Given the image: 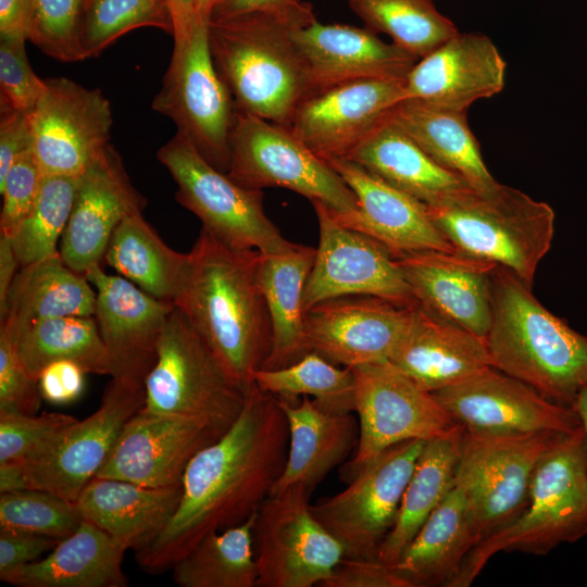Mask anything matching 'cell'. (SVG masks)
Wrapping results in <instances>:
<instances>
[{
  "instance_id": "484cf974",
  "label": "cell",
  "mask_w": 587,
  "mask_h": 587,
  "mask_svg": "<svg viewBox=\"0 0 587 587\" xmlns=\"http://www.w3.org/2000/svg\"><path fill=\"white\" fill-rule=\"evenodd\" d=\"M327 163L354 193L358 208L334 216L345 226L363 233L400 254L440 250L453 251L432 221L427 207L416 198L392 187L348 159Z\"/></svg>"
},
{
  "instance_id": "1f68e13d",
  "label": "cell",
  "mask_w": 587,
  "mask_h": 587,
  "mask_svg": "<svg viewBox=\"0 0 587 587\" xmlns=\"http://www.w3.org/2000/svg\"><path fill=\"white\" fill-rule=\"evenodd\" d=\"M316 248L294 243L279 253L260 252L258 277L272 327V348L261 370H276L301 360L309 348L303 294Z\"/></svg>"
},
{
  "instance_id": "5b68a950",
  "label": "cell",
  "mask_w": 587,
  "mask_h": 587,
  "mask_svg": "<svg viewBox=\"0 0 587 587\" xmlns=\"http://www.w3.org/2000/svg\"><path fill=\"white\" fill-rule=\"evenodd\" d=\"M587 536V442L582 426L540 459L526 510L475 546L450 587H469L498 552L546 555Z\"/></svg>"
},
{
  "instance_id": "cb8c5ba5",
  "label": "cell",
  "mask_w": 587,
  "mask_h": 587,
  "mask_svg": "<svg viewBox=\"0 0 587 587\" xmlns=\"http://www.w3.org/2000/svg\"><path fill=\"white\" fill-rule=\"evenodd\" d=\"M507 62L483 34L460 33L417 60L404 79L405 99L469 111L505 85Z\"/></svg>"
},
{
  "instance_id": "603a6c76",
  "label": "cell",
  "mask_w": 587,
  "mask_h": 587,
  "mask_svg": "<svg viewBox=\"0 0 587 587\" xmlns=\"http://www.w3.org/2000/svg\"><path fill=\"white\" fill-rule=\"evenodd\" d=\"M145 205L118 152L109 143L79 176L59 250L65 264L82 275L101 265L115 228L127 215L142 212Z\"/></svg>"
},
{
  "instance_id": "c3c4849f",
  "label": "cell",
  "mask_w": 587,
  "mask_h": 587,
  "mask_svg": "<svg viewBox=\"0 0 587 587\" xmlns=\"http://www.w3.org/2000/svg\"><path fill=\"white\" fill-rule=\"evenodd\" d=\"M24 39L0 38V108L30 116L46 86L33 71Z\"/></svg>"
},
{
  "instance_id": "277c9868",
  "label": "cell",
  "mask_w": 587,
  "mask_h": 587,
  "mask_svg": "<svg viewBox=\"0 0 587 587\" xmlns=\"http://www.w3.org/2000/svg\"><path fill=\"white\" fill-rule=\"evenodd\" d=\"M308 25L264 11L210 18L212 59L236 109L287 127L297 105L312 91L291 34Z\"/></svg>"
},
{
  "instance_id": "f35d334b",
  "label": "cell",
  "mask_w": 587,
  "mask_h": 587,
  "mask_svg": "<svg viewBox=\"0 0 587 587\" xmlns=\"http://www.w3.org/2000/svg\"><path fill=\"white\" fill-rule=\"evenodd\" d=\"M12 339L24 367L37 380L41 371L57 361H72L87 374L111 376L110 358L95 316L42 320Z\"/></svg>"
},
{
  "instance_id": "f6af8a7d",
  "label": "cell",
  "mask_w": 587,
  "mask_h": 587,
  "mask_svg": "<svg viewBox=\"0 0 587 587\" xmlns=\"http://www.w3.org/2000/svg\"><path fill=\"white\" fill-rule=\"evenodd\" d=\"M83 521L76 502L50 491L24 489L0 494V528L61 540L73 534Z\"/></svg>"
},
{
  "instance_id": "ffe728a7",
  "label": "cell",
  "mask_w": 587,
  "mask_h": 587,
  "mask_svg": "<svg viewBox=\"0 0 587 587\" xmlns=\"http://www.w3.org/2000/svg\"><path fill=\"white\" fill-rule=\"evenodd\" d=\"M414 307L372 296L320 302L304 312L309 351L351 369L389 361L411 324Z\"/></svg>"
},
{
  "instance_id": "f907efd6",
  "label": "cell",
  "mask_w": 587,
  "mask_h": 587,
  "mask_svg": "<svg viewBox=\"0 0 587 587\" xmlns=\"http://www.w3.org/2000/svg\"><path fill=\"white\" fill-rule=\"evenodd\" d=\"M38 382L24 367L9 332L0 326V411L37 414Z\"/></svg>"
},
{
  "instance_id": "d4e9b609",
  "label": "cell",
  "mask_w": 587,
  "mask_h": 587,
  "mask_svg": "<svg viewBox=\"0 0 587 587\" xmlns=\"http://www.w3.org/2000/svg\"><path fill=\"white\" fill-rule=\"evenodd\" d=\"M397 260L419 304L486 340L498 264L455 250L409 252Z\"/></svg>"
},
{
  "instance_id": "2e32d148",
  "label": "cell",
  "mask_w": 587,
  "mask_h": 587,
  "mask_svg": "<svg viewBox=\"0 0 587 587\" xmlns=\"http://www.w3.org/2000/svg\"><path fill=\"white\" fill-rule=\"evenodd\" d=\"M145 405V384L111 377L99 408L66 427L39 457L22 463L29 489L73 502L109 459L126 422Z\"/></svg>"
},
{
  "instance_id": "9f6ffc18",
  "label": "cell",
  "mask_w": 587,
  "mask_h": 587,
  "mask_svg": "<svg viewBox=\"0 0 587 587\" xmlns=\"http://www.w3.org/2000/svg\"><path fill=\"white\" fill-rule=\"evenodd\" d=\"M252 11L270 12L305 24H311L316 20L311 3L303 0H218L211 17L230 16Z\"/></svg>"
},
{
  "instance_id": "7bdbcfd3",
  "label": "cell",
  "mask_w": 587,
  "mask_h": 587,
  "mask_svg": "<svg viewBox=\"0 0 587 587\" xmlns=\"http://www.w3.org/2000/svg\"><path fill=\"white\" fill-rule=\"evenodd\" d=\"M79 176H43L36 200L10 236L21 266L59 253Z\"/></svg>"
},
{
  "instance_id": "7c38bea8",
  "label": "cell",
  "mask_w": 587,
  "mask_h": 587,
  "mask_svg": "<svg viewBox=\"0 0 587 587\" xmlns=\"http://www.w3.org/2000/svg\"><path fill=\"white\" fill-rule=\"evenodd\" d=\"M352 370L359 441L353 459L341 467L347 483L389 447L413 439L427 441L459 426L433 392L389 361Z\"/></svg>"
},
{
  "instance_id": "74e56055",
  "label": "cell",
  "mask_w": 587,
  "mask_h": 587,
  "mask_svg": "<svg viewBox=\"0 0 587 587\" xmlns=\"http://www.w3.org/2000/svg\"><path fill=\"white\" fill-rule=\"evenodd\" d=\"M189 254L168 247L143 218L127 215L113 232L104 261L121 276L158 300L173 304Z\"/></svg>"
},
{
  "instance_id": "f1b7e54d",
  "label": "cell",
  "mask_w": 587,
  "mask_h": 587,
  "mask_svg": "<svg viewBox=\"0 0 587 587\" xmlns=\"http://www.w3.org/2000/svg\"><path fill=\"white\" fill-rule=\"evenodd\" d=\"M276 399L287 419L289 447L284 472L271 494L291 486H302L312 494L357 449L359 422L352 413L328 411L308 396L301 401Z\"/></svg>"
},
{
  "instance_id": "681fc988",
  "label": "cell",
  "mask_w": 587,
  "mask_h": 587,
  "mask_svg": "<svg viewBox=\"0 0 587 587\" xmlns=\"http://www.w3.org/2000/svg\"><path fill=\"white\" fill-rule=\"evenodd\" d=\"M43 175L37 160L29 151L10 167L0 180L2 208L0 234L11 236L33 207L39 192Z\"/></svg>"
},
{
  "instance_id": "52a82bcc",
  "label": "cell",
  "mask_w": 587,
  "mask_h": 587,
  "mask_svg": "<svg viewBox=\"0 0 587 587\" xmlns=\"http://www.w3.org/2000/svg\"><path fill=\"white\" fill-rule=\"evenodd\" d=\"M173 52L152 109L168 117L215 168L228 172L236 107L210 50V16L166 0Z\"/></svg>"
},
{
  "instance_id": "30bf717a",
  "label": "cell",
  "mask_w": 587,
  "mask_h": 587,
  "mask_svg": "<svg viewBox=\"0 0 587 587\" xmlns=\"http://www.w3.org/2000/svg\"><path fill=\"white\" fill-rule=\"evenodd\" d=\"M564 436H484L464 430L455 482L464 491L473 548L526 510L540 459Z\"/></svg>"
},
{
  "instance_id": "4dcf8cb0",
  "label": "cell",
  "mask_w": 587,
  "mask_h": 587,
  "mask_svg": "<svg viewBox=\"0 0 587 587\" xmlns=\"http://www.w3.org/2000/svg\"><path fill=\"white\" fill-rule=\"evenodd\" d=\"M96 299L87 277L70 268L59 252L21 266L0 308V326L14 338L42 320L93 316Z\"/></svg>"
},
{
  "instance_id": "d590c367",
  "label": "cell",
  "mask_w": 587,
  "mask_h": 587,
  "mask_svg": "<svg viewBox=\"0 0 587 587\" xmlns=\"http://www.w3.org/2000/svg\"><path fill=\"white\" fill-rule=\"evenodd\" d=\"M472 549L464 491L454 480L394 567L412 587H450Z\"/></svg>"
},
{
  "instance_id": "680465c9",
  "label": "cell",
  "mask_w": 587,
  "mask_h": 587,
  "mask_svg": "<svg viewBox=\"0 0 587 587\" xmlns=\"http://www.w3.org/2000/svg\"><path fill=\"white\" fill-rule=\"evenodd\" d=\"M21 268L10 236L0 234V308L4 305L11 285Z\"/></svg>"
},
{
  "instance_id": "e575fe53",
  "label": "cell",
  "mask_w": 587,
  "mask_h": 587,
  "mask_svg": "<svg viewBox=\"0 0 587 587\" xmlns=\"http://www.w3.org/2000/svg\"><path fill=\"white\" fill-rule=\"evenodd\" d=\"M467 112L403 99L391 110L389 117L439 166L460 177L472 189L487 191L499 182L486 166Z\"/></svg>"
},
{
  "instance_id": "e0dca14e",
  "label": "cell",
  "mask_w": 587,
  "mask_h": 587,
  "mask_svg": "<svg viewBox=\"0 0 587 587\" xmlns=\"http://www.w3.org/2000/svg\"><path fill=\"white\" fill-rule=\"evenodd\" d=\"M433 395L470 434L569 435L580 427L574 409L548 400L529 385L492 366Z\"/></svg>"
},
{
  "instance_id": "44dd1931",
  "label": "cell",
  "mask_w": 587,
  "mask_h": 587,
  "mask_svg": "<svg viewBox=\"0 0 587 587\" xmlns=\"http://www.w3.org/2000/svg\"><path fill=\"white\" fill-rule=\"evenodd\" d=\"M225 432L198 417L155 414L140 409L124 425L96 477L148 487L182 484L191 459Z\"/></svg>"
},
{
  "instance_id": "db71d44e",
  "label": "cell",
  "mask_w": 587,
  "mask_h": 587,
  "mask_svg": "<svg viewBox=\"0 0 587 587\" xmlns=\"http://www.w3.org/2000/svg\"><path fill=\"white\" fill-rule=\"evenodd\" d=\"M87 373L72 361H57L46 366L38 377L42 400L67 404L77 400L85 388Z\"/></svg>"
},
{
  "instance_id": "4316f807",
  "label": "cell",
  "mask_w": 587,
  "mask_h": 587,
  "mask_svg": "<svg viewBox=\"0 0 587 587\" xmlns=\"http://www.w3.org/2000/svg\"><path fill=\"white\" fill-rule=\"evenodd\" d=\"M291 34L307 64L312 90L358 79L404 80L417 62L366 27L315 20Z\"/></svg>"
},
{
  "instance_id": "ba28073f",
  "label": "cell",
  "mask_w": 587,
  "mask_h": 587,
  "mask_svg": "<svg viewBox=\"0 0 587 587\" xmlns=\"http://www.w3.org/2000/svg\"><path fill=\"white\" fill-rule=\"evenodd\" d=\"M243 392L186 316L173 305L145 380L143 410L208 421L227 430L240 414Z\"/></svg>"
},
{
  "instance_id": "6f0895ef",
  "label": "cell",
  "mask_w": 587,
  "mask_h": 587,
  "mask_svg": "<svg viewBox=\"0 0 587 587\" xmlns=\"http://www.w3.org/2000/svg\"><path fill=\"white\" fill-rule=\"evenodd\" d=\"M33 14V0H0V38L28 40Z\"/></svg>"
},
{
  "instance_id": "f546056e",
  "label": "cell",
  "mask_w": 587,
  "mask_h": 587,
  "mask_svg": "<svg viewBox=\"0 0 587 587\" xmlns=\"http://www.w3.org/2000/svg\"><path fill=\"white\" fill-rule=\"evenodd\" d=\"M182 497V484L148 487L93 477L76 500L83 520L107 533L126 550L146 547L164 528Z\"/></svg>"
},
{
  "instance_id": "d6a6232c",
  "label": "cell",
  "mask_w": 587,
  "mask_h": 587,
  "mask_svg": "<svg viewBox=\"0 0 587 587\" xmlns=\"http://www.w3.org/2000/svg\"><path fill=\"white\" fill-rule=\"evenodd\" d=\"M345 159L426 205L471 188L432 160L389 115Z\"/></svg>"
},
{
  "instance_id": "ee69618b",
  "label": "cell",
  "mask_w": 587,
  "mask_h": 587,
  "mask_svg": "<svg viewBox=\"0 0 587 587\" xmlns=\"http://www.w3.org/2000/svg\"><path fill=\"white\" fill-rule=\"evenodd\" d=\"M157 27L172 34L166 0H84L79 29L82 59L100 55L124 34Z\"/></svg>"
},
{
  "instance_id": "9a60e30c",
  "label": "cell",
  "mask_w": 587,
  "mask_h": 587,
  "mask_svg": "<svg viewBox=\"0 0 587 587\" xmlns=\"http://www.w3.org/2000/svg\"><path fill=\"white\" fill-rule=\"evenodd\" d=\"M311 203L319 224V246L303 294L304 312L346 296H372L401 307L419 303L388 248L342 225L325 204Z\"/></svg>"
},
{
  "instance_id": "9c48e42d",
  "label": "cell",
  "mask_w": 587,
  "mask_h": 587,
  "mask_svg": "<svg viewBox=\"0 0 587 587\" xmlns=\"http://www.w3.org/2000/svg\"><path fill=\"white\" fill-rule=\"evenodd\" d=\"M157 158L177 186V202L200 220L202 229L223 243L263 254L286 251L295 243L266 215L262 190L235 183L182 134L176 132L159 149Z\"/></svg>"
},
{
  "instance_id": "7dc6e473",
  "label": "cell",
  "mask_w": 587,
  "mask_h": 587,
  "mask_svg": "<svg viewBox=\"0 0 587 587\" xmlns=\"http://www.w3.org/2000/svg\"><path fill=\"white\" fill-rule=\"evenodd\" d=\"M29 39L49 57L80 61L79 29L84 0H33Z\"/></svg>"
},
{
  "instance_id": "6da1fadb",
  "label": "cell",
  "mask_w": 587,
  "mask_h": 587,
  "mask_svg": "<svg viewBox=\"0 0 587 587\" xmlns=\"http://www.w3.org/2000/svg\"><path fill=\"white\" fill-rule=\"evenodd\" d=\"M288 447L286 415L276 397L254 383L232 426L189 462L179 504L158 536L135 552L138 565L164 573L207 535L250 519L283 474Z\"/></svg>"
},
{
  "instance_id": "ac0fdd59",
  "label": "cell",
  "mask_w": 587,
  "mask_h": 587,
  "mask_svg": "<svg viewBox=\"0 0 587 587\" xmlns=\"http://www.w3.org/2000/svg\"><path fill=\"white\" fill-rule=\"evenodd\" d=\"M28 117L33 153L43 176H80L110 143L112 110L101 90L66 77L45 79Z\"/></svg>"
},
{
  "instance_id": "3957f363",
  "label": "cell",
  "mask_w": 587,
  "mask_h": 587,
  "mask_svg": "<svg viewBox=\"0 0 587 587\" xmlns=\"http://www.w3.org/2000/svg\"><path fill=\"white\" fill-rule=\"evenodd\" d=\"M491 302L490 366L573 409L587 386V336L546 309L530 286L501 265L494 270Z\"/></svg>"
},
{
  "instance_id": "11a10c76",
  "label": "cell",
  "mask_w": 587,
  "mask_h": 587,
  "mask_svg": "<svg viewBox=\"0 0 587 587\" xmlns=\"http://www.w3.org/2000/svg\"><path fill=\"white\" fill-rule=\"evenodd\" d=\"M0 180L25 153L33 151L34 138L28 116L0 108Z\"/></svg>"
},
{
  "instance_id": "7a4b0ae2",
  "label": "cell",
  "mask_w": 587,
  "mask_h": 587,
  "mask_svg": "<svg viewBox=\"0 0 587 587\" xmlns=\"http://www.w3.org/2000/svg\"><path fill=\"white\" fill-rule=\"evenodd\" d=\"M173 300L232 380L246 392L271 352L272 327L260 287V252L232 248L201 229Z\"/></svg>"
},
{
  "instance_id": "d6986e66",
  "label": "cell",
  "mask_w": 587,
  "mask_h": 587,
  "mask_svg": "<svg viewBox=\"0 0 587 587\" xmlns=\"http://www.w3.org/2000/svg\"><path fill=\"white\" fill-rule=\"evenodd\" d=\"M405 99L404 80L358 79L308 93L287 128L327 161L347 158Z\"/></svg>"
},
{
  "instance_id": "f5cc1de1",
  "label": "cell",
  "mask_w": 587,
  "mask_h": 587,
  "mask_svg": "<svg viewBox=\"0 0 587 587\" xmlns=\"http://www.w3.org/2000/svg\"><path fill=\"white\" fill-rule=\"evenodd\" d=\"M59 541L29 532L0 528V579L7 583L14 573L50 552Z\"/></svg>"
},
{
  "instance_id": "b9f144b4",
  "label": "cell",
  "mask_w": 587,
  "mask_h": 587,
  "mask_svg": "<svg viewBox=\"0 0 587 587\" xmlns=\"http://www.w3.org/2000/svg\"><path fill=\"white\" fill-rule=\"evenodd\" d=\"M254 383L275 397L292 399L308 396L328 411L354 412L353 370L336 365L314 351L291 365L259 370Z\"/></svg>"
},
{
  "instance_id": "8fae6325",
  "label": "cell",
  "mask_w": 587,
  "mask_h": 587,
  "mask_svg": "<svg viewBox=\"0 0 587 587\" xmlns=\"http://www.w3.org/2000/svg\"><path fill=\"white\" fill-rule=\"evenodd\" d=\"M229 149L226 174L245 188H285L337 214L358 208L354 193L335 170L285 126L236 109Z\"/></svg>"
},
{
  "instance_id": "ab89813d",
  "label": "cell",
  "mask_w": 587,
  "mask_h": 587,
  "mask_svg": "<svg viewBox=\"0 0 587 587\" xmlns=\"http://www.w3.org/2000/svg\"><path fill=\"white\" fill-rule=\"evenodd\" d=\"M254 517L203 537L171 569L174 582L180 587H257Z\"/></svg>"
},
{
  "instance_id": "6125c7cd",
  "label": "cell",
  "mask_w": 587,
  "mask_h": 587,
  "mask_svg": "<svg viewBox=\"0 0 587 587\" xmlns=\"http://www.w3.org/2000/svg\"><path fill=\"white\" fill-rule=\"evenodd\" d=\"M182 5L193 10L200 14H204L211 17V14L218 2V0H174Z\"/></svg>"
},
{
  "instance_id": "5bb4252c",
  "label": "cell",
  "mask_w": 587,
  "mask_h": 587,
  "mask_svg": "<svg viewBox=\"0 0 587 587\" xmlns=\"http://www.w3.org/2000/svg\"><path fill=\"white\" fill-rule=\"evenodd\" d=\"M425 442L413 439L389 447L346 489L311 504L314 517L342 545L345 558L377 559Z\"/></svg>"
},
{
  "instance_id": "8d00e7d4",
  "label": "cell",
  "mask_w": 587,
  "mask_h": 587,
  "mask_svg": "<svg viewBox=\"0 0 587 587\" xmlns=\"http://www.w3.org/2000/svg\"><path fill=\"white\" fill-rule=\"evenodd\" d=\"M464 428L427 440L402 495L397 520L377 559L395 566L430 513L452 488L462 451Z\"/></svg>"
},
{
  "instance_id": "836d02e7",
  "label": "cell",
  "mask_w": 587,
  "mask_h": 587,
  "mask_svg": "<svg viewBox=\"0 0 587 587\" xmlns=\"http://www.w3.org/2000/svg\"><path fill=\"white\" fill-rule=\"evenodd\" d=\"M126 551L84 520L73 534L7 583L18 587H126L128 580L122 569Z\"/></svg>"
},
{
  "instance_id": "91938a15",
  "label": "cell",
  "mask_w": 587,
  "mask_h": 587,
  "mask_svg": "<svg viewBox=\"0 0 587 587\" xmlns=\"http://www.w3.org/2000/svg\"><path fill=\"white\" fill-rule=\"evenodd\" d=\"M29 489L27 476L21 462H0V494Z\"/></svg>"
},
{
  "instance_id": "bcb514c9",
  "label": "cell",
  "mask_w": 587,
  "mask_h": 587,
  "mask_svg": "<svg viewBox=\"0 0 587 587\" xmlns=\"http://www.w3.org/2000/svg\"><path fill=\"white\" fill-rule=\"evenodd\" d=\"M76 421L59 412L36 415L0 411V462L27 463L36 459Z\"/></svg>"
},
{
  "instance_id": "8992f818",
  "label": "cell",
  "mask_w": 587,
  "mask_h": 587,
  "mask_svg": "<svg viewBox=\"0 0 587 587\" xmlns=\"http://www.w3.org/2000/svg\"><path fill=\"white\" fill-rule=\"evenodd\" d=\"M426 207L455 251L501 265L532 287L554 235L548 203L499 183L487 191L465 188Z\"/></svg>"
},
{
  "instance_id": "83f0119b",
  "label": "cell",
  "mask_w": 587,
  "mask_h": 587,
  "mask_svg": "<svg viewBox=\"0 0 587 587\" xmlns=\"http://www.w3.org/2000/svg\"><path fill=\"white\" fill-rule=\"evenodd\" d=\"M389 362L429 392L490 366L485 339L421 304Z\"/></svg>"
},
{
  "instance_id": "60d3db41",
  "label": "cell",
  "mask_w": 587,
  "mask_h": 587,
  "mask_svg": "<svg viewBox=\"0 0 587 587\" xmlns=\"http://www.w3.org/2000/svg\"><path fill=\"white\" fill-rule=\"evenodd\" d=\"M349 8L375 34L420 60L455 35L454 23L434 0H346Z\"/></svg>"
},
{
  "instance_id": "94428289",
  "label": "cell",
  "mask_w": 587,
  "mask_h": 587,
  "mask_svg": "<svg viewBox=\"0 0 587 587\" xmlns=\"http://www.w3.org/2000/svg\"><path fill=\"white\" fill-rule=\"evenodd\" d=\"M573 409L575 410L587 442V386L582 388L576 397Z\"/></svg>"
},
{
  "instance_id": "816d5d0a",
  "label": "cell",
  "mask_w": 587,
  "mask_h": 587,
  "mask_svg": "<svg viewBox=\"0 0 587 587\" xmlns=\"http://www.w3.org/2000/svg\"><path fill=\"white\" fill-rule=\"evenodd\" d=\"M322 587H412L395 567L378 559L344 558Z\"/></svg>"
},
{
  "instance_id": "4fadbf2b",
  "label": "cell",
  "mask_w": 587,
  "mask_h": 587,
  "mask_svg": "<svg viewBox=\"0 0 587 587\" xmlns=\"http://www.w3.org/2000/svg\"><path fill=\"white\" fill-rule=\"evenodd\" d=\"M311 495L291 486L271 494L257 511V587L321 585L345 558L342 545L312 514Z\"/></svg>"
},
{
  "instance_id": "7402d4cb",
  "label": "cell",
  "mask_w": 587,
  "mask_h": 587,
  "mask_svg": "<svg viewBox=\"0 0 587 587\" xmlns=\"http://www.w3.org/2000/svg\"><path fill=\"white\" fill-rule=\"evenodd\" d=\"M85 276L97 299L95 319L111 362V377L145 380L155 364L159 342L173 304L158 300L101 265Z\"/></svg>"
}]
</instances>
